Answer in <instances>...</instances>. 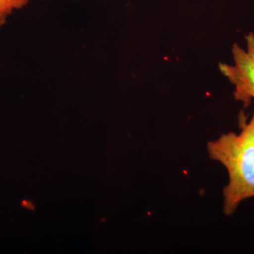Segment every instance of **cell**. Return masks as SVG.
Returning a JSON list of instances; mask_svg holds the SVG:
<instances>
[{"label": "cell", "mask_w": 254, "mask_h": 254, "mask_svg": "<svg viewBox=\"0 0 254 254\" xmlns=\"http://www.w3.org/2000/svg\"><path fill=\"white\" fill-rule=\"evenodd\" d=\"M240 133H223L207 145L209 157L226 168L229 183L223 190V211L231 215L244 200L254 197V111L249 123L240 115Z\"/></svg>", "instance_id": "1"}, {"label": "cell", "mask_w": 254, "mask_h": 254, "mask_svg": "<svg viewBox=\"0 0 254 254\" xmlns=\"http://www.w3.org/2000/svg\"><path fill=\"white\" fill-rule=\"evenodd\" d=\"M247 50L234 44L232 52L234 64L220 63V71L235 86V100L247 108L254 99V33L245 37Z\"/></svg>", "instance_id": "2"}, {"label": "cell", "mask_w": 254, "mask_h": 254, "mask_svg": "<svg viewBox=\"0 0 254 254\" xmlns=\"http://www.w3.org/2000/svg\"><path fill=\"white\" fill-rule=\"evenodd\" d=\"M29 0H0V28L6 22L14 9H22Z\"/></svg>", "instance_id": "3"}]
</instances>
